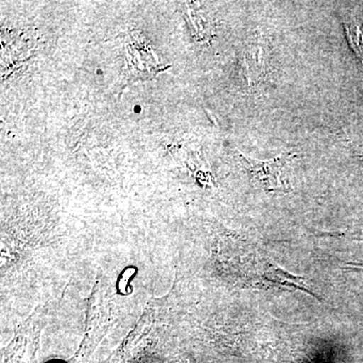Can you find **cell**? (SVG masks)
<instances>
[{"instance_id":"1","label":"cell","mask_w":363,"mask_h":363,"mask_svg":"<svg viewBox=\"0 0 363 363\" xmlns=\"http://www.w3.org/2000/svg\"><path fill=\"white\" fill-rule=\"evenodd\" d=\"M295 154L285 152L274 159L259 161L247 156L238 154V159L245 169L252 176L253 180L260 187L267 191H289V181L286 176V167L289 166Z\"/></svg>"},{"instance_id":"2","label":"cell","mask_w":363,"mask_h":363,"mask_svg":"<svg viewBox=\"0 0 363 363\" xmlns=\"http://www.w3.org/2000/svg\"><path fill=\"white\" fill-rule=\"evenodd\" d=\"M348 42L353 52L363 62V26L357 21L344 23Z\"/></svg>"},{"instance_id":"3","label":"cell","mask_w":363,"mask_h":363,"mask_svg":"<svg viewBox=\"0 0 363 363\" xmlns=\"http://www.w3.org/2000/svg\"><path fill=\"white\" fill-rule=\"evenodd\" d=\"M262 50L255 52V49L252 51H247L245 56V68L247 72V76L250 81H257L262 75V68H264V62L260 57Z\"/></svg>"},{"instance_id":"4","label":"cell","mask_w":363,"mask_h":363,"mask_svg":"<svg viewBox=\"0 0 363 363\" xmlns=\"http://www.w3.org/2000/svg\"><path fill=\"white\" fill-rule=\"evenodd\" d=\"M351 269H362L363 271V264H351Z\"/></svg>"}]
</instances>
